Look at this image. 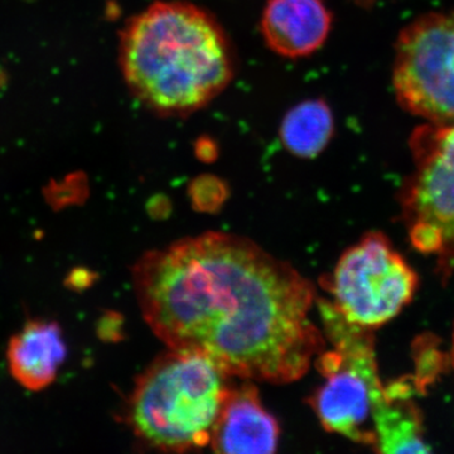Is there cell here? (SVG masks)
<instances>
[{"label":"cell","instance_id":"7","mask_svg":"<svg viewBox=\"0 0 454 454\" xmlns=\"http://www.w3.org/2000/svg\"><path fill=\"white\" fill-rule=\"evenodd\" d=\"M393 83L406 112L454 122V11L426 14L400 33Z\"/></svg>","mask_w":454,"mask_h":454},{"label":"cell","instance_id":"5","mask_svg":"<svg viewBox=\"0 0 454 454\" xmlns=\"http://www.w3.org/2000/svg\"><path fill=\"white\" fill-rule=\"evenodd\" d=\"M414 169L402 190L403 216L415 249L434 256L443 279L454 273V122H427L411 139Z\"/></svg>","mask_w":454,"mask_h":454},{"label":"cell","instance_id":"10","mask_svg":"<svg viewBox=\"0 0 454 454\" xmlns=\"http://www.w3.org/2000/svg\"><path fill=\"white\" fill-rule=\"evenodd\" d=\"M67 348L57 322L33 319L8 343L9 372L23 387L41 391L56 380Z\"/></svg>","mask_w":454,"mask_h":454},{"label":"cell","instance_id":"13","mask_svg":"<svg viewBox=\"0 0 454 454\" xmlns=\"http://www.w3.org/2000/svg\"><path fill=\"white\" fill-rule=\"evenodd\" d=\"M90 271L82 270V278H80L79 270L74 271L73 276H70V283L73 288L82 289L88 286L91 283V278L90 277Z\"/></svg>","mask_w":454,"mask_h":454},{"label":"cell","instance_id":"4","mask_svg":"<svg viewBox=\"0 0 454 454\" xmlns=\"http://www.w3.org/2000/svg\"><path fill=\"white\" fill-rule=\"evenodd\" d=\"M318 310L333 349L316 357L325 380L310 405L328 432L375 446L372 414L387 387L379 375L372 330L349 324L331 301H319Z\"/></svg>","mask_w":454,"mask_h":454},{"label":"cell","instance_id":"9","mask_svg":"<svg viewBox=\"0 0 454 454\" xmlns=\"http://www.w3.org/2000/svg\"><path fill=\"white\" fill-rule=\"evenodd\" d=\"M333 16L322 0H268L262 12V37L278 55H312L330 35Z\"/></svg>","mask_w":454,"mask_h":454},{"label":"cell","instance_id":"14","mask_svg":"<svg viewBox=\"0 0 454 454\" xmlns=\"http://www.w3.org/2000/svg\"><path fill=\"white\" fill-rule=\"evenodd\" d=\"M452 357H453V367H454V328H453V346H452Z\"/></svg>","mask_w":454,"mask_h":454},{"label":"cell","instance_id":"11","mask_svg":"<svg viewBox=\"0 0 454 454\" xmlns=\"http://www.w3.org/2000/svg\"><path fill=\"white\" fill-rule=\"evenodd\" d=\"M375 447L387 454L429 453L424 438L422 415L409 399L404 384L387 387L384 399L376 405L372 414Z\"/></svg>","mask_w":454,"mask_h":454},{"label":"cell","instance_id":"6","mask_svg":"<svg viewBox=\"0 0 454 454\" xmlns=\"http://www.w3.org/2000/svg\"><path fill=\"white\" fill-rule=\"evenodd\" d=\"M325 286L346 321L373 330L411 303L418 277L387 236L370 232L342 254Z\"/></svg>","mask_w":454,"mask_h":454},{"label":"cell","instance_id":"8","mask_svg":"<svg viewBox=\"0 0 454 454\" xmlns=\"http://www.w3.org/2000/svg\"><path fill=\"white\" fill-rule=\"evenodd\" d=\"M280 429L259 397L253 381L232 385L219 415L211 447L215 452L231 454L274 453Z\"/></svg>","mask_w":454,"mask_h":454},{"label":"cell","instance_id":"1","mask_svg":"<svg viewBox=\"0 0 454 454\" xmlns=\"http://www.w3.org/2000/svg\"><path fill=\"white\" fill-rule=\"evenodd\" d=\"M146 325L169 349L243 380L288 384L325 349L316 288L243 236L210 231L143 254L131 269Z\"/></svg>","mask_w":454,"mask_h":454},{"label":"cell","instance_id":"3","mask_svg":"<svg viewBox=\"0 0 454 454\" xmlns=\"http://www.w3.org/2000/svg\"><path fill=\"white\" fill-rule=\"evenodd\" d=\"M230 378L203 355L169 349L137 379L128 424L143 444L164 452L206 447L231 390Z\"/></svg>","mask_w":454,"mask_h":454},{"label":"cell","instance_id":"12","mask_svg":"<svg viewBox=\"0 0 454 454\" xmlns=\"http://www.w3.org/2000/svg\"><path fill=\"white\" fill-rule=\"evenodd\" d=\"M334 121L324 100H307L284 116L280 127L283 145L301 158H315L333 136Z\"/></svg>","mask_w":454,"mask_h":454},{"label":"cell","instance_id":"15","mask_svg":"<svg viewBox=\"0 0 454 454\" xmlns=\"http://www.w3.org/2000/svg\"><path fill=\"white\" fill-rule=\"evenodd\" d=\"M357 2H361L363 4H365V3L372 2V0H357Z\"/></svg>","mask_w":454,"mask_h":454},{"label":"cell","instance_id":"2","mask_svg":"<svg viewBox=\"0 0 454 454\" xmlns=\"http://www.w3.org/2000/svg\"><path fill=\"white\" fill-rule=\"evenodd\" d=\"M121 65L134 97L162 116L197 112L234 74L231 47L217 20L182 2L154 3L128 23Z\"/></svg>","mask_w":454,"mask_h":454}]
</instances>
